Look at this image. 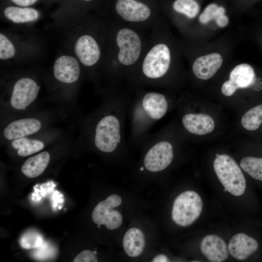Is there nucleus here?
Wrapping results in <instances>:
<instances>
[{
  "label": "nucleus",
  "mask_w": 262,
  "mask_h": 262,
  "mask_svg": "<svg viewBox=\"0 0 262 262\" xmlns=\"http://www.w3.org/2000/svg\"><path fill=\"white\" fill-rule=\"evenodd\" d=\"M129 102L118 98L105 103L94 117L90 130V144L104 153H112L127 144L125 119Z\"/></svg>",
  "instance_id": "f257e3e1"
},
{
  "label": "nucleus",
  "mask_w": 262,
  "mask_h": 262,
  "mask_svg": "<svg viewBox=\"0 0 262 262\" xmlns=\"http://www.w3.org/2000/svg\"><path fill=\"white\" fill-rule=\"evenodd\" d=\"M169 108L168 101L164 94L147 92L129 103L130 139L133 144H143L149 137L152 126L162 119Z\"/></svg>",
  "instance_id": "f03ea898"
},
{
  "label": "nucleus",
  "mask_w": 262,
  "mask_h": 262,
  "mask_svg": "<svg viewBox=\"0 0 262 262\" xmlns=\"http://www.w3.org/2000/svg\"><path fill=\"white\" fill-rule=\"evenodd\" d=\"M144 143H147L148 147L143 159L144 167H141L140 171L146 168L150 172H159L171 164L174 157L173 146L160 132L148 137Z\"/></svg>",
  "instance_id": "7ed1b4c3"
},
{
  "label": "nucleus",
  "mask_w": 262,
  "mask_h": 262,
  "mask_svg": "<svg viewBox=\"0 0 262 262\" xmlns=\"http://www.w3.org/2000/svg\"><path fill=\"white\" fill-rule=\"evenodd\" d=\"M213 168L224 191L235 196L242 195L246 188L244 175L234 160L226 154L216 155Z\"/></svg>",
  "instance_id": "20e7f679"
},
{
  "label": "nucleus",
  "mask_w": 262,
  "mask_h": 262,
  "mask_svg": "<svg viewBox=\"0 0 262 262\" xmlns=\"http://www.w3.org/2000/svg\"><path fill=\"white\" fill-rule=\"evenodd\" d=\"M203 203L200 196L194 191H186L175 199L172 218L178 225L186 227L193 224L200 216Z\"/></svg>",
  "instance_id": "39448f33"
},
{
  "label": "nucleus",
  "mask_w": 262,
  "mask_h": 262,
  "mask_svg": "<svg viewBox=\"0 0 262 262\" xmlns=\"http://www.w3.org/2000/svg\"><path fill=\"white\" fill-rule=\"evenodd\" d=\"M171 61L168 47L160 43L154 46L147 53L142 64L144 76L150 80H158L168 71Z\"/></svg>",
  "instance_id": "423d86ee"
},
{
  "label": "nucleus",
  "mask_w": 262,
  "mask_h": 262,
  "mask_svg": "<svg viewBox=\"0 0 262 262\" xmlns=\"http://www.w3.org/2000/svg\"><path fill=\"white\" fill-rule=\"evenodd\" d=\"M121 203L122 198L117 194L111 195L99 202L92 213L94 223L98 225H104L110 230L119 228L122 225L123 217L120 212L113 209Z\"/></svg>",
  "instance_id": "0eeeda50"
},
{
  "label": "nucleus",
  "mask_w": 262,
  "mask_h": 262,
  "mask_svg": "<svg viewBox=\"0 0 262 262\" xmlns=\"http://www.w3.org/2000/svg\"><path fill=\"white\" fill-rule=\"evenodd\" d=\"M116 41L119 49V62L126 66L134 64L140 56L142 47L137 33L130 29H122L116 34Z\"/></svg>",
  "instance_id": "6e6552de"
},
{
  "label": "nucleus",
  "mask_w": 262,
  "mask_h": 262,
  "mask_svg": "<svg viewBox=\"0 0 262 262\" xmlns=\"http://www.w3.org/2000/svg\"><path fill=\"white\" fill-rule=\"evenodd\" d=\"M40 86L33 79L23 78L15 84L10 98L11 106L16 110H24L37 98Z\"/></svg>",
  "instance_id": "1a4fd4ad"
},
{
  "label": "nucleus",
  "mask_w": 262,
  "mask_h": 262,
  "mask_svg": "<svg viewBox=\"0 0 262 262\" xmlns=\"http://www.w3.org/2000/svg\"><path fill=\"white\" fill-rule=\"evenodd\" d=\"M42 127V123L38 118H20L9 123L3 131V136L6 140L11 141L36 133Z\"/></svg>",
  "instance_id": "9d476101"
},
{
  "label": "nucleus",
  "mask_w": 262,
  "mask_h": 262,
  "mask_svg": "<svg viewBox=\"0 0 262 262\" xmlns=\"http://www.w3.org/2000/svg\"><path fill=\"white\" fill-rule=\"evenodd\" d=\"M53 75L61 82L72 83L75 82L80 75L78 61L70 56L63 55L59 57L53 66Z\"/></svg>",
  "instance_id": "9b49d317"
},
{
  "label": "nucleus",
  "mask_w": 262,
  "mask_h": 262,
  "mask_svg": "<svg viewBox=\"0 0 262 262\" xmlns=\"http://www.w3.org/2000/svg\"><path fill=\"white\" fill-rule=\"evenodd\" d=\"M115 9L124 20L131 22H140L147 20L151 15L149 8L135 0H118Z\"/></svg>",
  "instance_id": "f8f14e48"
},
{
  "label": "nucleus",
  "mask_w": 262,
  "mask_h": 262,
  "mask_svg": "<svg viewBox=\"0 0 262 262\" xmlns=\"http://www.w3.org/2000/svg\"><path fill=\"white\" fill-rule=\"evenodd\" d=\"M74 49L80 61L87 66L94 65L100 58L99 46L94 38L89 35L80 37L75 43Z\"/></svg>",
  "instance_id": "ddd939ff"
},
{
  "label": "nucleus",
  "mask_w": 262,
  "mask_h": 262,
  "mask_svg": "<svg viewBox=\"0 0 262 262\" xmlns=\"http://www.w3.org/2000/svg\"><path fill=\"white\" fill-rule=\"evenodd\" d=\"M258 248L257 241L244 233H239L233 236L228 246L230 255L238 260L247 259L255 252Z\"/></svg>",
  "instance_id": "4468645a"
},
{
  "label": "nucleus",
  "mask_w": 262,
  "mask_h": 262,
  "mask_svg": "<svg viewBox=\"0 0 262 262\" xmlns=\"http://www.w3.org/2000/svg\"><path fill=\"white\" fill-rule=\"evenodd\" d=\"M200 249L208 260L221 262L228 257V248L225 241L215 235L205 236L200 243Z\"/></svg>",
  "instance_id": "2eb2a0df"
},
{
  "label": "nucleus",
  "mask_w": 262,
  "mask_h": 262,
  "mask_svg": "<svg viewBox=\"0 0 262 262\" xmlns=\"http://www.w3.org/2000/svg\"><path fill=\"white\" fill-rule=\"evenodd\" d=\"M222 62L221 55L217 53L201 56L194 63L193 72L197 78L208 80L214 76L221 67Z\"/></svg>",
  "instance_id": "dca6fc26"
},
{
  "label": "nucleus",
  "mask_w": 262,
  "mask_h": 262,
  "mask_svg": "<svg viewBox=\"0 0 262 262\" xmlns=\"http://www.w3.org/2000/svg\"><path fill=\"white\" fill-rule=\"evenodd\" d=\"M182 124L187 131L196 135L209 133L214 128L213 118L205 114H186L182 118Z\"/></svg>",
  "instance_id": "f3484780"
},
{
  "label": "nucleus",
  "mask_w": 262,
  "mask_h": 262,
  "mask_svg": "<svg viewBox=\"0 0 262 262\" xmlns=\"http://www.w3.org/2000/svg\"><path fill=\"white\" fill-rule=\"evenodd\" d=\"M145 237L139 229L131 228L125 233L123 239V246L126 253L131 257H136L143 252Z\"/></svg>",
  "instance_id": "a211bd4d"
},
{
  "label": "nucleus",
  "mask_w": 262,
  "mask_h": 262,
  "mask_svg": "<svg viewBox=\"0 0 262 262\" xmlns=\"http://www.w3.org/2000/svg\"><path fill=\"white\" fill-rule=\"evenodd\" d=\"M50 154L46 151L27 159L21 166L22 173L30 178H36L42 174L50 161Z\"/></svg>",
  "instance_id": "6ab92c4d"
},
{
  "label": "nucleus",
  "mask_w": 262,
  "mask_h": 262,
  "mask_svg": "<svg viewBox=\"0 0 262 262\" xmlns=\"http://www.w3.org/2000/svg\"><path fill=\"white\" fill-rule=\"evenodd\" d=\"M255 77L253 68L248 64H242L232 70L229 80L237 89L251 86L255 82Z\"/></svg>",
  "instance_id": "aec40b11"
},
{
  "label": "nucleus",
  "mask_w": 262,
  "mask_h": 262,
  "mask_svg": "<svg viewBox=\"0 0 262 262\" xmlns=\"http://www.w3.org/2000/svg\"><path fill=\"white\" fill-rule=\"evenodd\" d=\"M12 147L17 151L18 155L26 157L36 153L45 147L43 141L35 139L23 137L11 141Z\"/></svg>",
  "instance_id": "412c9836"
},
{
  "label": "nucleus",
  "mask_w": 262,
  "mask_h": 262,
  "mask_svg": "<svg viewBox=\"0 0 262 262\" xmlns=\"http://www.w3.org/2000/svg\"><path fill=\"white\" fill-rule=\"evenodd\" d=\"M4 15L7 19L16 23L35 20L39 15L38 12L34 8L16 6L6 7L4 11Z\"/></svg>",
  "instance_id": "4be33fe9"
},
{
  "label": "nucleus",
  "mask_w": 262,
  "mask_h": 262,
  "mask_svg": "<svg viewBox=\"0 0 262 262\" xmlns=\"http://www.w3.org/2000/svg\"><path fill=\"white\" fill-rule=\"evenodd\" d=\"M241 122L246 130L254 131L258 129L262 123V104L246 112L242 117Z\"/></svg>",
  "instance_id": "5701e85b"
},
{
  "label": "nucleus",
  "mask_w": 262,
  "mask_h": 262,
  "mask_svg": "<svg viewBox=\"0 0 262 262\" xmlns=\"http://www.w3.org/2000/svg\"><path fill=\"white\" fill-rule=\"evenodd\" d=\"M240 164L252 178L262 181V158L246 157L241 160Z\"/></svg>",
  "instance_id": "b1692460"
},
{
  "label": "nucleus",
  "mask_w": 262,
  "mask_h": 262,
  "mask_svg": "<svg viewBox=\"0 0 262 262\" xmlns=\"http://www.w3.org/2000/svg\"><path fill=\"white\" fill-rule=\"evenodd\" d=\"M173 7L176 12L190 18L195 17L200 11V6L195 0H176Z\"/></svg>",
  "instance_id": "393cba45"
},
{
  "label": "nucleus",
  "mask_w": 262,
  "mask_h": 262,
  "mask_svg": "<svg viewBox=\"0 0 262 262\" xmlns=\"http://www.w3.org/2000/svg\"><path fill=\"white\" fill-rule=\"evenodd\" d=\"M225 9L223 7L218 6L215 3L208 5L199 17V21L206 24L212 20L215 21L221 16L225 15Z\"/></svg>",
  "instance_id": "a878e982"
},
{
  "label": "nucleus",
  "mask_w": 262,
  "mask_h": 262,
  "mask_svg": "<svg viewBox=\"0 0 262 262\" xmlns=\"http://www.w3.org/2000/svg\"><path fill=\"white\" fill-rule=\"evenodd\" d=\"M41 236L36 232H26L21 237L20 243L21 246L26 249L37 248L43 243Z\"/></svg>",
  "instance_id": "bb28decb"
},
{
  "label": "nucleus",
  "mask_w": 262,
  "mask_h": 262,
  "mask_svg": "<svg viewBox=\"0 0 262 262\" xmlns=\"http://www.w3.org/2000/svg\"><path fill=\"white\" fill-rule=\"evenodd\" d=\"M15 49L11 42L3 34H0V58L2 60L13 57Z\"/></svg>",
  "instance_id": "cd10ccee"
},
{
  "label": "nucleus",
  "mask_w": 262,
  "mask_h": 262,
  "mask_svg": "<svg viewBox=\"0 0 262 262\" xmlns=\"http://www.w3.org/2000/svg\"><path fill=\"white\" fill-rule=\"evenodd\" d=\"M98 259L94 252L84 250L79 253L74 259L73 262H97Z\"/></svg>",
  "instance_id": "c85d7f7f"
},
{
  "label": "nucleus",
  "mask_w": 262,
  "mask_h": 262,
  "mask_svg": "<svg viewBox=\"0 0 262 262\" xmlns=\"http://www.w3.org/2000/svg\"><path fill=\"white\" fill-rule=\"evenodd\" d=\"M236 90V88L231 83L229 80L225 82L223 84L221 87V91L226 96H230L232 95Z\"/></svg>",
  "instance_id": "c756f323"
},
{
  "label": "nucleus",
  "mask_w": 262,
  "mask_h": 262,
  "mask_svg": "<svg viewBox=\"0 0 262 262\" xmlns=\"http://www.w3.org/2000/svg\"><path fill=\"white\" fill-rule=\"evenodd\" d=\"M16 4L21 6H28L32 5L38 0H11Z\"/></svg>",
  "instance_id": "7c9ffc66"
},
{
  "label": "nucleus",
  "mask_w": 262,
  "mask_h": 262,
  "mask_svg": "<svg viewBox=\"0 0 262 262\" xmlns=\"http://www.w3.org/2000/svg\"><path fill=\"white\" fill-rule=\"evenodd\" d=\"M229 18L225 15H223L217 18L215 22L217 25L220 27H225L229 23Z\"/></svg>",
  "instance_id": "2f4dec72"
},
{
  "label": "nucleus",
  "mask_w": 262,
  "mask_h": 262,
  "mask_svg": "<svg viewBox=\"0 0 262 262\" xmlns=\"http://www.w3.org/2000/svg\"><path fill=\"white\" fill-rule=\"evenodd\" d=\"M168 261L167 257L165 255L163 254L156 256L152 260V262H166Z\"/></svg>",
  "instance_id": "473e14b6"
},
{
  "label": "nucleus",
  "mask_w": 262,
  "mask_h": 262,
  "mask_svg": "<svg viewBox=\"0 0 262 262\" xmlns=\"http://www.w3.org/2000/svg\"><path fill=\"white\" fill-rule=\"evenodd\" d=\"M85 0V1H90V0Z\"/></svg>",
  "instance_id": "72a5a7b5"
}]
</instances>
